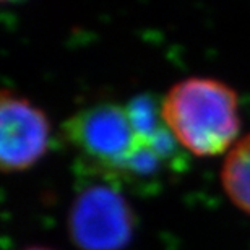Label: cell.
Wrapping results in <instances>:
<instances>
[{"label":"cell","instance_id":"1","mask_svg":"<svg viewBox=\"0 0 250 250\" xmlns=\"http://www.w3.org/2000/svg\"><path fill=\"white\" fill-rule=\"evenodd\" d=\"M163 119L186 151L218 156L236 142L241 130L236 91L213 78H187L169 89Z\"/></svg>","mask_w":250,"mask_h":250},{"label":"cell","instance_id":"2","mask_svg":"<svg viewBox=\"0 0 250 250\" xmlns=\"http://www.w3.org/2000/svg\"><path fill=\"white\" fill-rule=\"evenodd\" d=\"M63 133L83 159L82 167L112 182L138 145L127 109L117 104H96L75 112L65 122Z\"/></svg>","mask_w":250,"mask_h":250},{"label":"cell","instance_id":"3","mask_svg":"<svg viewBox=\"0 0 250 250\" xmlns=\"http://www.w3.org/2000/svg\"><path fill=\"white\" fill-rule=\"evenodd\" d=\"M75 197L68 213V232L82 250H122L132 239L133 213L119 184L98 177Z\"/></svg>","mask_w":250,"mask_h":250},{"label":"cell","instance_id":"4","mask_svg":"<svg viewBox=\"0 0 250 250\" xmlns=\"http://www.w3.org/2000/svg\"><path fill=\"white\" fill-rule=\"evenodd\" d=\"M51 145L47 116L26 98L10 91L0 99V166L3 172L26 171Z\"/></svg>","mask_w":250,"mask_h":250},{"label":"cell","instance_id":"5","mask_svg":"<svg viewBox=\"0 0 250 250\" xmlns=\"http://www.w3.org/2000/svg\"><path fill=\"white\" fill-rule=\"evenodd\" d=\"M221 182L231 202L250 214V135L229 151L221 171Z\"/></svg>","mask_w":250,"mask_h":250},{"label":"cell","instance_id":"6","mask_svg":"<svg viewBox=\"0 0 250 250\" xmlns=\"http://www.w3.org/2000/svg\"><path fill=\"white\" fill-rule=\"evenodd\" d=\"M125 109L138 138H149L167 127L163 119V106L151 94H138L132 98Z\"/></svg>","mask_w":250,"mask_h":250},{"label":"cell","instance_id":"7","mask_svg":"<svg viewBox=\"0 0 250 250\" xmlns=\"http://www.w3.org/2000/svg\"><path fill=\"white\" fill-rule=\"evenodd\" d=\"M24 250H51V249H46V247H31V249H24Z\"/></svg>","mask_w":250,"mask_h":250},{"label":"cell","instance_id":"8","mask_svg":"<svg viewBox=\"0 0 250 250\" xmlns=\"http://www.w3.org/2000/svg\"><path fill=\"white\" fill-rule=\"evenodd\" d=\"M3 2H12V0H3Z\"/></svg>","mask_w":250,"mask_h":250}]
</instances>
